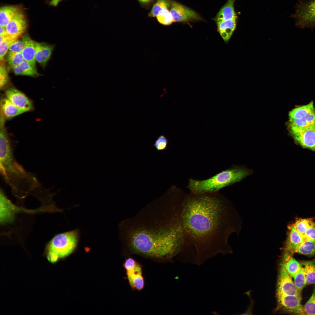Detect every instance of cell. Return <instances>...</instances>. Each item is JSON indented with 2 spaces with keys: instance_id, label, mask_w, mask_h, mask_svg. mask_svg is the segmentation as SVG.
Returning a JSON list of instances; mask_svg holds the SVG:
<instances>
[{
  "instance_id": "38",
  "label": "cell",
  "mask_w": 315,
  "mask_h": 315,
  "mask_svg": "<svg viewBox=\"0 0 315 315\" xmlns=\"http://www.w3.org/2000/svg\"><path fill=\"white\" fill-rule=\"evenodd\" d=\"M35 59L38 63L44 65V60L41 43L35 42Z\"/></svg>"
},
{
  "instance_id": "37",
  "label": "cell",
  "mask_w": 315,
  "mask_h": 315,
  "mask_svg": "<svg viewBox=\"0 0 315 315\" xmlns=\"http://www.w3.org/2000/svg\"><path fill=\"white\" fill-rule=\"evenodd\" d=\"M304 240L315 243V223L311 226L303 236Z\"/></svg>"
},
{
  "instance_id": "31",
  "label": "cell",
  "mask_w": 315,
  "mask_h": 315,
  "mask_svg": "<svg viewBox=\"0 0 315 315\" xmlns=\"http://www.w3.org/2000/svg\"><path fill=\"white\" fill-rule=\"evenodd\" d=\"M303 308L305 315H315V289Z\"/></svg>"
},
{
  "instance_id": "34",
  "label": "cell",
  "mask_w": 315,
  "mask_h": 315,
  "mask_svg": "<svg viewBox=\"0 0 315 315\" xmlns=\"http://www.w3.org/2000/svg\"><path fill=\"white\" fill-rule=\"evenodd\" d=\"M14 40L10 39L8 37L4 41L0 42V60L1 62H3L4 57L9 50L11 42Z\"/></svg>"
},
{
  "instance_id": "26",
  "label": "cell",
  "mask_w": 315,
  "mask_h": 315,
  "mask_svg": "<svg viewBox=\"0 0 315 315\" xmlns=\"http://www.w3.org/2000/svg\"><path fill=\"white\" fill-rule=\"evenodd\" d=\"M315 223L310 219H298L291 225L303 237L308 229Z\"/></svg>"
},
{
  "instance_id": "24",
  "label": "cell",
  "mask_w": 315,
  "mask_h": 315,
  "mask_svg": "<svg viewBox=\"0 0 315 315\" xmlns=\"http://www.w3.org/2000/svg\"><path fill=\"white\" fill-rule=\"evenodd\" d=\"M16 75L35 76L39 75L36 69L28 62L24 60L18 65L13 68Z\"/></svg>"
},
{
  "instance_id": "14",
  "label": "cell",
  "mask_w": 315,
  "mask_h": 315,
  "mask_svg": "<svg viewBox=\"0 0 315 315\" xmlns=\"http://www.w3.org/2000/svg\"><path fill=\"white\" fill-rule=\"evenodd\" d=\"M0 222L4 224L12 223L15 215L20 211L25 210L14 205L1 190L0 194Z\"/></svg>"
},
{
  "instance_id": "18",
  "label": "cell",
  "mask_w": 315,
  "mask_h": 315,
  "mask_svg": "<svg viewBox=\"0 0 315 315\" xmlns=\"http://www.w3.org/2000/svg\"><path fill=\"white\" fill-rule=\"evenodd\" d=\"M26 112L14 105L6 97L1 100V115L6 119H10Z\"/></svg>"
},
{
  "instance_id": "33",
  "label": "cell",
  "mask_w": 315,
  "mask_h": 315,
  "mask_svg": "<svg viewBox=\"0 0 315 315\" xmlns=\"http://www.w3.org/2000/svg\"><path fill=\"white\" fill-rule=\"evenodd\" d=\"M168 143L167 138L164 135H161L155 140L153 146L158 151H162L166 149Z\"/></svg>"
},
{
  "instance_id": "12",
  "label": "cell",
  "mask_w": 315,
  "mask_h": 315,
  "mask_svg": "<svg viewBox=\"0 0 315 315\" xmlns=\"http://www.w3.org/2000/svg\"><path fill=\"white\" fill-rule=\"evenodd\" d=\"M291 277L282 264L278 277L276 294L300 296Z\"/></svg>"
},
{
  "instance_id": "29",
  "label": "cell",
  "mask_w": 315,
  "mask_h": 315,
  "mask_svg": "<svg viewBox=\"0 0 315 315\" xmlns=\"http://www.w3.org/2000/svg\"><path fill=\"white\" fill-rule=\"evenodd\" d=\"M294 283L298 290L300 293L307 285L306 276L303 269L301 270L293 277Z\"/></svg>"
},
{
  "instance_id": "28",
  "label": "cell",
  "mask_w": 315,
  "mask_h": 315,
  "mask_svg": "<svg viewBox=\"0 0 315 315\" xmlns=\"http://www.w3.org/2000/svg\"><path fill=\"white\" fill-rule=\"evenodd\" d=\"M170 6V3L167 0H158L154 4L149 14L150 16L156 17L162 10L168 9Z\"/></svg>"
},
{
  "instance_id": "30",
  "label": "cell",
  "mask_w": 315,
  "mask_h": 315,
  "mask_svg": "<svg viewBox=\"0 0 315 315\" xmlns=\"http://www.w3.org/2000/svg\"><path fill=\"white\" fill-rule=\"evenodd\" d=\"M156 17L159 22L164 25H170L174 22L172 15L168 9L162 10Z\"/></svg>"
},
{
  "instance_id": "10",
  "label": "cell",
  "mask_w": 315,
  "mask_h": 315,
  "mask_svg": "<svg viewBox=\"0 0 315 315\" xmlns=\"http://www.w3.org/2000/svg\"><path fill=\"white\" fill-rule=\"evenodd\" d=\"M278 306L280 309L298 315H305L301 304L300 296L276 294Z\"/></svg>"
},
{
  "instance_id": "35",
  "label": "cell",
  "mask_w": 315,
  "mask_h": 315,
  "mask_svg": "<svg viewBox=\"0 0 315 315\" xmlns=\"http://www.w3.org/2000/svg\"><path fill=\"white\" fill-rule=\"evenodd\" d=\"M41 49L44 65L48 61L51 56L53 47L51 45L41 43Z\"/></svg>"
},
{
  "instance_id": "5",
  "label": "cell",
  "mask_w": 315,
  "mask_h": 315,
  "mask_svg": "<svg viewBox=\"0 0 315 315\" xmlns=\"http://www.w3.org/2000/svg\"><path fill=\"white\" fill-rule=\"evenodd\" d=\"M4 125L0 124V170L5 178L6 179L15 176L19 169L15 165L12 148Z\"/></svg>"
},
{
  "instance_id": "1",
  "label": "cell",
  "mask_w": 315,
  "mask_h": 315,
  "mask_svg": "<svg viewBox=\"0 0 315 315\" xmlns=\"http://www.w3.org/2000/svg\"><path fill=\"white\" fill-rule=\"evenodd\" d=\"M181 212L183 242L180 253L209 257L231 252L229 237L240 229V219L219 192L185 193Z\"/></svg>"
},
{
  "instance_id": "4",
  "label": "cell",
  "mask_w": 315,
  "mask_h": 315,
  "mask_svg": "<svg viewBox=\"0 0 315 315\" xmlns=\"http://www.w3.org/2000/svg\"><path fill=\"white\" fill-rule=\"evenodd\" d=\"M78 231L74 230L58 234L48 243L46 248L47 258L52 263L67 256L76 248L78 240Z\"/></svg>"
},
{
  "instance_id": "6",
  "label": "cell",
  "mask_w": 315,
  "mask_h": 315,
  "mask_svg": "<svg viewBox=\"0 0 315 315\" xmlns=\"http://www.w3.org/2000/svg\"><path fill=\"white\" fill-rule=\"evenodd\" d=\"M289 125L299 127L315 126V108L313 101L295 107L289 113Z\"/></svg>"
},
{
  "instance_id": "13",
  "label": "cell",
  "mask_w": 315,
  "mask_h": 315,
  "mask_svg": "<svg viewBox=\"0 0 315 315\" xmlns=\"http://www.w3.org/2000/svg\"><path fill=\"white\" fill-rule=\"evenodd\" d=\"M170 12L174 22L202 20L200 16L193 10L176 1L171 3Z\"/></svg>"
},
{
  "instance_id": "19",
  "label": "cell",
  "mask_w": 315,
  "mask_h": 315,
  "mask_svg": "<svg viewBox=\"0 0 315 315\" xmlns=\"http://www.w3.org/2000/svg\"><path fill=\"white\" fill-rule=\"evenodd\" d=\"M234 0H228L221 8L214 18L216 22L237 18L234 3Z\"/></svg>"
},
{
  "instance_id": "21",
  "label": "cell",
  "mask_w": 315,
  "mask_h": 315,
  "mask_svg": "<svg viewBox=\"0 0 315 315\" xmlns=\"http://www.w3.org/2000/svg\"><path fill=\"white\" fill-rule=\"evenodd\" d=\"M21 9L16 6H6L0 9V26L5 27Z\"/></svg>"
},
{
  "instance_id": "25",
  "label": "cell",
  "mask_w": 315,
  "mask_h": 315,
  "mask_svg": "<svg viewBox=\"0 0 315 315\" xmlns=\"http://www.w3.org/2000/svg\"><path fill=\"white\" fill-rule=\"evenodd\" d=\"M295 253L308 256H314L315 255V243L304 240L296 249Z\"/></svg>"
},
{
  "instance_id": "39",
  "label": "cell",
  "mask_w": 315,
  "mask_h": 315,
  "mask_svg": "<svg viewBox=\"0 0 315 315\" xmlns=\"http://www.w3.org/2000/svg\"><path fill=\"white\" fill-rule=\"evenodd\" d=\"M0 35L5 36H8L5 27L0 26Z\"/></svg>"
},
{
  "instance_id": "32",
  "label": "cell",
  "mask_w": 315,
  "mask_h": 315,
  "mask_svg": "<svg viewBox=\"0 0 315 315\" xmlns=\"http://www.w3.org/2000/svg\"><path fill=\"white\" fill-rule=\"evenodd\" d=\"M0 66V88L1 89L9 82V78L6 66L3 62H1Z\"/></svg>"
},
{
  "instance_id": "2",
  "label": "cell",
  "mask_w": 315,
  "mask_h": 315,
  "mask_svg": "<svg viewBox=\"0 0 315 315\" xmlns=\"http://www.w3.org/2000/svg\"><path fill=\"white\" fill-rule=\"evenodd\" d=\"M180 215V203L175 198L164 204L147 206L123 223L129 250L160 260L179 254L183 242Z\"/></svg>"
},
{
  "instance_id": "27",
  "label": "cell",
  "mask_w": 315,
  "mask_h": 315,
  "mask_svg": "<svg viewBox=\"0 0 315 315\" xmlns=\"http://www.w3.org/2000/svg\"><path fill=\"white\" fill-rule=\"evenodd\" d=\"M7 61L12 68L18 65L24 60L22 53L9 51L7 54Z\"/></svg>"
},
{
  "instance_id": "9",
  "label": "cell",
  "mask_w": 315,
  "mask_h": 315,
  "mask_svg": "<svg viewBox=\"0 0 315 315\" xmlns=\"http://www.w3.org/2000/svg\"><path fill=\"white\" fill-rule=\"evenodd\" d=\"M124 266L131 287L133 290H141L144 286L141 266L134 259L129 257L125 260Z\"/></svg>"
},
{
  "instance_id": "8",
  "label": "cell",
  "mask_w": 315,
  "mask_h": 315,
  "mask_svg": "<svg viewBox=\"0 0 315 315\" xmlns=\"http://www.w3.org/2000/svg\"><path fill=\"white\" fill-rule=\"evenodd\" d=\"M290 134L303 148L315 152V126L299 127L288 125Z\"/></svg>"
},
{
  "instance_id": "40",
  "label": "cell",
  "mask_w": 315,
  "mask_h": 315,
  "mask_svg": "<svg viewBox=\"0 0 315 315\" xmlns=\"http://www.w3.org/2000/svg\"><path fill=\"white\" fill-rule=\"evenodd\" d=\"M62 0H51L50 4L51 6H56Z\"/></svg>"
},
{
  "instance_id": "41",
  "label": "cell",
  "mask_w": 315,
  "mask_h": 315,
  "mask_svg": "<svg viewBox=\"0 0 315 315\" xmlns=\"http://www.w3.org/2000/svg\"><path fill=\"white\" fill-rule=\"evenodd\" d=\"M143 2H147L150 1V0H139Z\"/></svg>"
},
{
  "instance_id": "23",
  "label": "cell",
  "mask_w": 315,
  "mask_h": 315,
  "mask_svg": "<svg viewBox=\"0 0 315 315\" xmlns=\"http://www.w3.org/2000/svg\"><path fill=\"white\" fill-rule=\"evenodd\" d=\"M300 263L306 276L307 285L315 284V260L303 261Z\"/></svg>"
},
{
  "instance_id": "11",
  "label": "cell",
  "mask_w": 315,
  "mask_h": 315,
  "mask_svg": "<svg viewBox=\"0 0 315 315\" xmlns=\"http://www.w3.org/2000/svg\"><path fill=\"white\" fill-rule=\"evenodd\" d=\"M27 23L25 14L21 10L5 27L8 36L11 40L18 39L26 31Z\"/></svg>"
},
{
  "instance_id": "16",
  "label": "cell",
  "mask_w": 315,
  "mask_h": 315,
  "mask_svg": "<svg viewBox=\"0 0 315 315\" xmlns=\"http://www.w3.org/2000/svg\"><path fill=\"white\" fill-rule=\"evenodd\" d=\"M22 40L24 45L22 53L24 60L36 69L35 42L27 34L24 35L22 37Z\"/></svg>"
},
{
  "instance_id": "20",
  "label": "cell",
  "mask_w": 315,
  "mask_h": 315,
  "mask_svg": "<svg viewBox=\"0 0 315 315\" xmlns=\"http://www.w3.org/2000/svg\"><path fill=\"white\" fill-rule=\"evenodd\" d=\"M236 19L234 18L216 22L218 30L225 41L229 40L235 28Z\"/></svg>"
},
{
  "instance_id": "17",
  "label": "cell",
  "mask_w": 315,
  "mask_h": 315,
  "mask_svg": "<svg viewBox=\"0 0 315 315\" xmlns=\"http://www.w3.org/2000/svg\"><path fill=\"white\" fill-rule=\"evenodd\" d=\"M289 232L285 243V250L286 253H294L296 249L304 240L303 237L292 225L289 227Z\"/></svg>"
},
{
  "instance_id": "7",
  "label": "cell",
  "mask_w": 315,
  "mask_h": 315,
  "mask_svg": "<svg viewBox=\"0 0 315 315\" xmlns=\"http://www.w3.org/2000/svg\"><path fill=\"white\" fill-rule=\"evenodd\" d=\"M297 26L300 28L315 26V0L300 1L296 5L295 13L292 15Z\"/></svg>"
},
{
  "instance_id": "15",
  "label": "cell",
  "mask_w": 315,
  "mask_h": 315,
  "mask_svg": "<svg viewBox=\"0 0 315 315\" xmlns=\"http://www.w3.org/2000/svg\"><path fill=\"white\" fill-rule=\"evenodd\" d=\"M5 93L6 97L18 107L27 112L33 109L31 101L20 90L11 88L7 90Z\"/></svg>"
},
{
  "instance_id": "36",
  "label": "cell",
  "mask_w": 315,
  "mask_h": 315,
  "mask_svg": "<svg viewBox=\"0 0 315 315\" xmlns=\"http://www.w3.org/2000/svg\"><path fill=\"white\" fill-rule=\"evenodd\" d=\"M22 40L18 39L14 40L10 45L9 51L16 52L22 53L23 48Z\"/></svg>"
},
{
  "instance_id": "3",
  "label": "cell",
  "mask_w": 315,
  "mask_h": 315,
  "mask_svg": "<svg viewBox=\"0 0 315 315\" xmlns=\"http://www.w3.org/2000/svg\"><path fill=\"white\" fill-rule=\"evenodd\" d=\"M253 173L252 170L242 165H235L204 180L190 178L187 188L195 194L214 193L226 186L239 182Z\"/></svg>"
},
{
  "instance_id": "22",
  "label": "cell",
  "mask_w": 315,
  "mask_h": 315,
  "mask_svg": "<svg viewBox=\"0 0 315 315\" xmlns=\"http://www.w3.org/2000/svg\"><path fill=\"white\" fill-rule=\"evenodd\" d=\"M283 259L282 264L289 275L293 278L301 269L300 263L286 253Z\"/></svg>"
}]
</instances>
